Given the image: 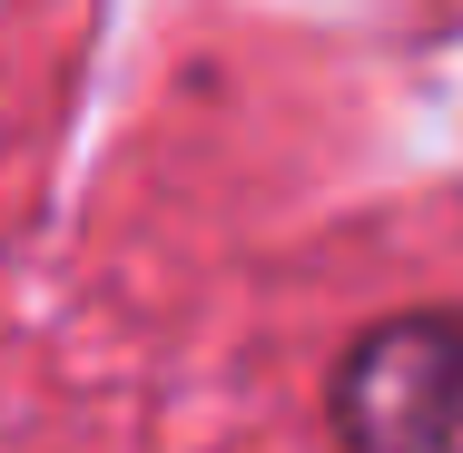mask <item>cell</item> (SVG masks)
<instances>
[{
	"label": "cell",
	"mask_w": 463,
	"mask_h": 453,
	"mask_svg": "<svg viewBox=\"0 0 463 453\" xmlns=\"http://www.w3.org/2000/svg\"><path fill=\"white\" fill-rule=\"evenodd\" d=\"M326 414L345 453H463V306L384 316L345 345Z\"/></svg>",
	"instance_id": "6da1fadb"
}]
</instances>
